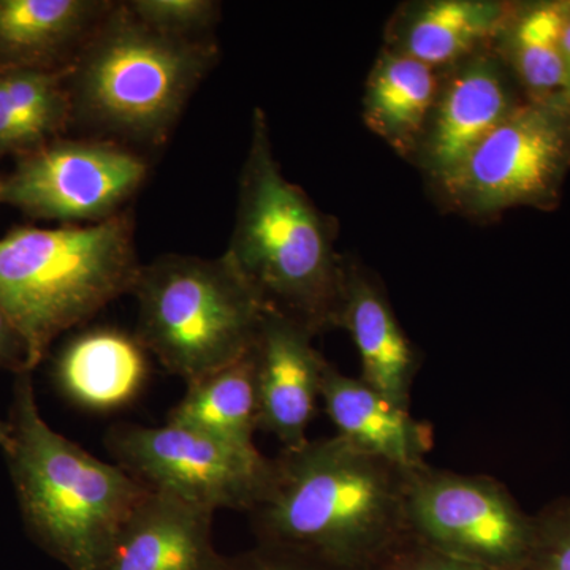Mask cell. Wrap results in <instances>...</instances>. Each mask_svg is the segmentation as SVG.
<instances>
[{
	"instance_id": "obj_1",
	"label": "cell",
	"mask_w": 570,
	"mask_h": 570,
	"mask_svg": "<svg viewBox=\"0 0 570 570\" xmlns=\"http://www.w3.org/2000/svg\"><path fill=\"white\" fill-rule=\"evenodd\" d=\"M409 472L337 434L283 450L249 512L257 546L370 570L407 535Z\"/></svg>"
},
{
	"instance_id": "obj_2",
	"label": "cell",
	"mask_w": 570,
	"mask_h": 570,
	"mask_svg": "<svg viewBox=\"0 0 570 570\" xmlns=\"http://www.w3.org/2000/svg\"><path fill=\"white\" fill-rule=\"evenodd\" d=\"M336 220L285 178L257 108L225 255L266 313L314 336L340 328L346 255L336 250Z\"/></svg>"
},
{
	"instance_id": "obj_3",
	"label": "cell",
	"mask_w": 570,
	"mask_h": 570,
	"mask_svg": "<svg viewBox=\"0 0 570 570\" xmlns=\"http://www.w3.org/2000/svg\"><path fill=\"white\" fill-rule=\"evenodd\" d=\"M7 461L32 539L69 570L102 569L124 524L149 490L41 417L32 373L17 374Z\"/></svg>"
},
{
	"instance_id": "obj_4",
	"label": "cell",
	"mask_w": 570,
	"mask_h": 570,
	"mask_svg": "<svg viewBox=\"0 0 570 570\" xmlns=\"http://www.w3.org/2000/svg\"><path fill=\"white\" fill-rule=\"evenodd\" d=\"M132 216L86 225L20 227L0 238V311L32 373L62 333L132 294L141 269Z\"/></svg>"
},
{
	"instance_id": "obj_5",
	"label": "cell",
	"mask_w": 570,
	"mask_h": 570,
	"mask_svg": "<svg viewBox=\"0 0 570 570\" xmlns=\"http://www.w3.org/2000/svg\"><path fill=\"white\" fill-rule=\"evenodd\" d=\"M217 55L212 39L167 36L126 3H112L69 67L73 116L129 140L163 145Z\"/></svg>"
},
{
	"instance_id": "obj_6",
	"label": "cell",
	"mask_w": 570,
	"mask_h": 570,
	"mask_svg": "<svg viewBox=\"0 0 570 570\" xmlns=\"http://www.w3.org/2000/svg\"><path fill=\"white\" fill-rule=\"evenodd\" d=\"M132 295L137 337L160 365L189 382L253 351L265 309L227 255H164L142 265Z\"/></svg>"
},
{
	"instance_id": "obj_7",
	"label": "cell",
	"mask_w": 570,
	"mask_h": 570,
	"mask_svg": "<svg viewBox=\"0 0 570 570\" xmlns=\"http://www.w3.org/2000/svg\"><path fill=\"white\" fill-rule=\"evenodd\" d=\"M569 170L570 104L527 100L431 190L442 208L490 220L519 206L557 205Z\"/></svg>"
},
{
	"instance_id": "obj_8",
	"label": "cell",
	"mask_w": 570,
	"mask_h": 570,
	"mask_svg": "<svg viewBox=\"0 0 570 570\" xmlns=\"http://www.w3.org/2000/svg\"><path fill=\"white\" fill-rule=\"evenodd\" d=\"M406 519L411 538L490 570H523L530 557L534 517L489 475L414 469Z\"/></svg>"
},
{
	"instance_id": "obj_9",
	"label": "cell",
	"mask_w": 570,
	"mask_h": 570,
	"mask_svg": "<svg viewBox=\"0 0 570 570\" xmlns=\"http://www.w3.org/2000/svg\"><path fill=\"white\" fill-rule=\"evenodd\" d=\"M116 464L154 493L217 512L249 513L265 493L273 460L197 431L170 425H119L107 434Z\"/></svg>"
},
{
	"instance_id": "obj_10",
	"label": "cell",
	"mask_w": 570,
	"mask_h": 570,
	"mask_svg": "<svg viewBox=\"0 0 570 570\" xmlns=\"http://www.w3.org/2000/svg\"><path fill=\"white\" fill-rule=\"evenodd\" d=\"M146 176V160L118 142L47 141L0 181V204L66 225L104 223L122 213Z\"/></svg>"
},
{
	"instance_id": "obj_11",
	"label": "cell",
	"mask_w": 570,
	"mask_h": 570,
	"mask_svg": "<svg viewBox=\"0 0 570 570\" xmlns=\"http://www.w3.org/2000/svg\"><path fill=\"white\" fill-rule=\"evenodd\" d=\"M523 102V92L494 48L450 67L412 164L436 186Z\"/></svg>"
},
{
	"instance_id": "obj_12",
	"label": "cell",
	"mask_w": 570,
	"mask_h": 570,
	"mask_svg": "<svg viewBox=\"0 0 570 570\" xmlns=\"http://www.w3.org/2000/svg\"><path fill=\"white\" fill-rule=\"evenodd\" d=\"M313 340L303 326L265 311L254 347L258 430L273 434L284 450L309 441L307 428L328 363Z\"/></svg>"
},
{
	"instance_id": "obj_13",
	"label": "cell",
	"mask_w": 570,
	"mask_h": 570,
	"mask_svg": "<svg viewBox=\"0 0 570 570\" xmlns=\"http://www.w3.org/2000/svg\"><path fill=\"white\" fill-rule=\"evenodd\" d=\"M214 513L149 491L100 570H224L227 557L214 547Z\"/></svg>"
},
{
	"instance_id": "obj_14",
	"label": "cell",
	"mask_w": 570,
	"mask_h": 570,
	"mask_svg": "<svg viewBox=\"0 0 570 570\" xmlns=\"http://www.w3.org/2000/svg\"><path fill=\"white\" fill-rule=\"evenodd\" d=\"M340 328H346L362 360V381L401 407L411 403L419 371L417 348L397 322L381 279L346 255Z\"/></svg>"
},
{
	"instance_id": "obj_15",
	"label": "cell",
	"mask_w": 570,
	"mask_h": 570,
	"mask_svg": "<svg viewBox=\"0 0 570 570\" xmlns=\"http://www.w3.org/2000/svg\"><path fill=\"white\" fill-rule=\"evenodd\" d=\"M515 3L498 0H417L397 7L384 47L436 70L493 48Z\"/></svg>"
},
{
	"instance_id": "obj_16",
	"label": "cell",
	"mask_w": 570,
	"mask_h": 570,
	"mask_svg": "<svg viewBox=\"0 0 570 570\" xmlns=\"http://www.w3.org/2000/svg\"><path fill=\"white\" fill-rule=\"evenodd\" d=\"M321 400L337 436L403 471L425 466L433 449V426L412 417L362 379L348 377L326 363Z\"/></svg>"
},
{
	"instance_id": "obj_17",
	"label": "cell",
	"mask_w": 570,
	"mask_h": 570,
	"mask_svg": "<svg viewBox=\"0 0 570 570\" xmlns=\"http://www.w3.org/2000/svg\"><path fill=\"white\" fill-rule=\"evenodd\" d=\"M111 7L99 0H0V71L69 69Z\"/></svg>"
},
{
	"instance_id": "obj_18",
	"label": "cell",
	"mask_w": 570,
	"mask_h": 570,
	"mask_svg": "<svg viewBox=\"0 0 570 570\" xmlns=\"http://www.w3.org/2000/svg\"><path fill=\"white\" fill-rule=\"evenodd\" d=\"M146 348L137 336L94 328L71 337L55 363V379L71 403L94 412L127 406L148 379Z\"/></svg>"
},
{
	"instance_id": "obj_19",
	"label": "cell",
	"mask_w": 570,
	"mask_h": 570,
	"mask_svg": "<svg viewBox=\"0 0 570 570\" xmlns=\"http://www.w3.org/2000/svg\"><path fill=\"white\" fill-rule=\"evenodd\" d=\"M444 70L382 47L363 92L367 129L412 163L441 91Z\"/></svg>"
},
{
	"instance_id": "obj_20",
	"label": "cell",
	"mask_w": 570,
	"mask_h": 570,
	"mask_svg": "<svg viewBox=\"0 0 570 570\" xmlns=\"http://www.w3.org/2000/svg\"><path fill=\"white\" fill-rule=\"evenodd\" d=\"M570 0L513 6L493 48L531 102L570 104L562 32Z\"/></svg>"
},
{
	"instance_id": "obj_21",
	"label": "cell",
	"mask_w": 570,
	"mask_h": 570,
	"mask_svg": "<svg viewBox=\"0 0 570 570\" xmlns=\"http://www.w3.org/2000/svg\"><path fill=\"white\" fill-rule=\"evenodd\" d=\"M167 423L236 449L258 450L254 442L258 430L254 348L238 362L189 382Z\"/></svg>"
},
{
	"instance_id": "obj_22",
	"label": "cell",
	"mask_w": 570,
	"mask_h": 570,
	"mask_svg": "<svg viewBox=\"0 0 570 570\" xmlns=\"http://www.w3.org/2000/svg\"><path fill=\"white\" fill-rule=\"evenodd\" d=\"M67 73L69 69L0 71V81L14 111L21 116L39 146L63 129L73 116Z\"/></svg>"
},
{
	"instance_id": "obj_23",
	"label": "cell",
	"mask_w": 570,
	"mask_h": 570,
	"mask_svg": "<svg viewBox=\"0 0 570 570\" xmlns=\"http://www.w3.org/2000/svg\"><path fill=\"white\" fill-rule=\"evenodd\" d=\"M126 6L149 28L181 39H205L220 10L213 0H132Z\"/></svg>"
},
{
	"instance_id": "obj_24",
	"label": "cell",
	"mask_w": 570,
	"mask_h": 570,
	"mask_svg": "<svg viewBox=\"0 0 570 570\" xmlns=\"http://www.w3.org/2000/svg\"><path fill=\"white\" fill-rule=\"evenodd\" d=\"M530 557L523 570H570V497L534 513Z\"/></svg>"
},
{
	"instance_id": "obj_25",
	"label": "cell",
	"mask_w": 570,
	"mask_h": 570,
	"mask_svg": "<svg viewBox=\"0 0 570 570\" xmlns=\"http://www.w3.org/2000/svg\"><path fill=\"white\" fill-rule=\"evenodd\" d=\"M370 570H490L483 566L474 564L442 553L433 547H428L420 540L406 535L396 546H393L387 553L381 558Z\"/></svg>"
},
{
	"instance_id": "obj_26",
	"label": "cell",
	"mask_w": 570,
	"mask_h": 570,
	"mask_svg": "<svg viewBox=\"0 0 570 570\" xmlns=\"http://www.w3.org/2000/svg\"><path fill=\"white\" fill-rule=\"evenodd\" d=\"M224 570H347L326 562L257 546L246 553L227 558Z\"/></svg>"
},
{
	"instance_id": "obj_27",
	"label": "cell",
	"mask_w": 570,
	"mask_h": 570,
	"mask_svg": "<svg viewBox=\"0 0 570 570\" xmlns=\"http://www.w3.org/2000/svg\"><path fill=\"white\" fill-rule=\"evenodd\" d=\"M39 148V142L29 132L28 126L21 116L14 111L2 81H0V154L24 151V154Z\"/></svg>"
},
{
	"instance_id": "obj_28",
	"label": "cell",
	"mask_w": 570,
	"mask_h": 570,
	"mask_svg": "<svg viewBox=\"0 0 570 570\" xmlns=\"http://www.w3.org/2000/svg\"><path fill=\"white\" fill-rule=\"evenodd\" d=\"M0 366L9 367L17 374L28 373L24 346L2 311H0Z\"/></svg>"
},
{
	"instance_id": "obj_29",
	"label": "cell",
	"mask_w": 570,
	"mask_h": 570,
	"mask_svg": "<svg viewBox=\"0 0 570 570\" xmlns=\"http://www.w3.org/2000/svg\"><path fill=\"white\" fill-rule=\"evenodd\" d=\"M562 56H564L566 73H568V89L570 99V17L562 32Z\"/></svg>"
},
{
	"instance_id": "obj_30",
	"label": "cell",
	"mask_w": 570,
	"mask_h": 570,
	"mask_svg": "<svg viewBox=\"0 0 570 570\" xmlns=\"http://www.w3.org/2000/svg\"><path fill=\"white\" fill-rule=\"evenodd\" d=\"M2 367V366H0ZM11 444V430H10V423L9 422H2L0 420V449L6 452V450H9Z\"/></svg>"
}]
</instances>
